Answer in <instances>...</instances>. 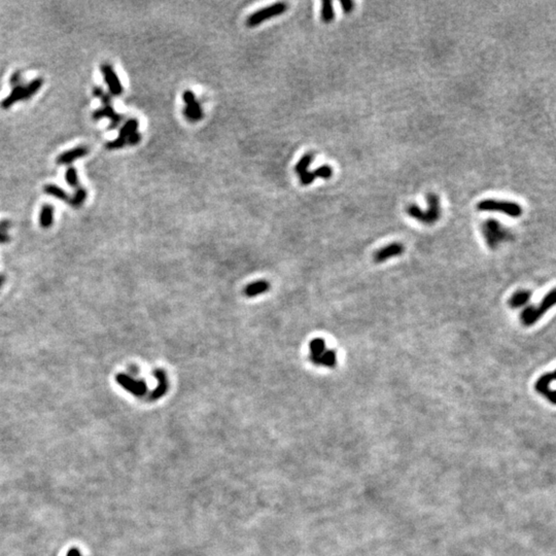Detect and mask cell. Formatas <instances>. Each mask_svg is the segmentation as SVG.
<instances>
[{
    "mask_svg": "<svg viewBox=\"0 0 556 556\" xmlns=\"http://www.w3.org/2000/svg\"><path fill=\"white\" fill-rule=\"evenodd\" d=\"M426 200H427V209L425 211L421 210L415 204L409 205L406 211L409 217L420 222L421 224L434 225L441 218L442 209L440 206V199L436 194L431 193L427 195Z\"/></svg>",
    "mask_w": 556,
    "mask_h": 556,
    "instance_id": "6da1fadb",
    "label": "cell"
},
{
    "mask_svg": "<svg viewBox=\"0 0 556 556\" xmlns=\"http://www.w3.org/2000/svg\"><path fill=\"white\" fill-rule=\"evenodd\" d=\"M555 292H556V289L552 288L544 297L543 301L541 302V304H539V306H537V307H535V306L526 307L521 312V315H520V319H521L522 325H524L525 327H531V326L535 325L544 315V313L546 311H548L555 304V299H556Z\"/></svg>",
    "mask_w": 556,
    "mask_h": 556,
    "instance_id": "7a4b0ae2",
    "label": "cell"
},
{
    "mask_svg": "<svg viewBox=\"0 0 556 556\" xmlns=\"http://www.w3.org/2000/svg\"><path fill=\"white\" fill-rule=\"evenodd\" d=\"M480 211H499L511 218H519L522 215V208L518 203L509 201H499L492 199L482 200L477 205Z\"/></svg>",
    "mask_w": 556,
    "mask_h": 556,
    "instance_id": "3957f363",
    "label": "cell"
},
{
    "mask_svg": "<svg viewBox=\"0 0 556 556\" xmlns=\"http://www.w3.org/2000/svg\"><path fill=\"white\" fill-rule=\"evenodd\" d=\"M482 232L488 246L494 249L502 241L508 238V232L495 220H487L482 226Z\"/></svg>",
    "mask_w": 556,
    "mask_h": 556,
    "instance_id": "277c9868",
    "label": "cell"
},
{
    "mask_svg": "<svg viewBox=\"0 0 556 556\" xmlns=\"http://www.w3.org/2000/svg\"><path fill=\"white\" fill-rule=\"evenodd\" d=\"M286 9H287V6L283 3L274 4L268 8L255 12L254 14L249 16L246 21V24L248 27H255L260 25L261 23H263L264 21H267L273 17L283 14L286 11Z\"/></svg>",
    "mask_w": 556,
    "mask_h": 556,
    "instance_id": "5b68a950",
    "label": "cell"
},
{
    "mask_svg": "<svg viewBox=\"0 0 556 556\" xmlns=\"http://www.w3.org/2000/svg\"><path fill=\"white\" fill-rule=\"evenodd\" d=\"M116 382L127 392L131 393L136 397H142L147 394V383L143 380H135L131 376L120 373L115 376Z\"/></svg>",
    "mask_w": 556,
    "mask_h": 556,
    "instance_id": "8992f818",
    "label": "cell"
},
{
    "mask_svg": "<svg viewBox=\"0 0 556 556\" xmlns=\"http://www.w3.org/2000/svg\"><path fill=\"white\" fill-rule=\"evenodd\" d=\"M100 69H101V72L103 74V77L105 79V82L107 84V87H108L109 92L111 93V95H113V96L122 95L123 90H124L123 85H122V82H121L118 74L115 73L114 69L112 68V66L110 64L104 63L100 66Z\"/></svg>",
    "mask_w": 556,
    "mask_h": 556,
    "instance_id": "52a82bcc",
    "label": "cell"
},
{
    "mask_svg": "<svg viewBox=\"0 0 556 556\" xmlns=\"http://www.w3.org/2000/svg\"><path fill=\"white\" fill-rule=\"evenodd\" d=\"M555 380V372L552 371L550 373H547L540 377L538 381L536 382L535 389L537 393L541 394L545 398H547L552 404H555V391L551 389V383H553Z\"/></svg>",
    "mask_w": 556,
    "mask_h": 556,
    "instance_id": "ba28073f",
    "label": "cell"
},
{
    "mask_svg": "<svg viewBox=\"0 0 556 556\" xmlns=\"http://www.w3.org/2000/svg\"><path fill=\"white\" fill-rule=\"evenodd\" d=\"M404 245L402 243H391L387 245L386 247H382L381 249L377 250L374 253V261L376 263H382L386 262L391 258H395V256L401 255L404 252Z\"/></svg>",
    "mask_w": 556,
    "mask_h": 556,
    "instance_id": "9c48e42d",
    "label": "cell"
},
{
    "mask_svg": "<svg viewBox=\"0 0 556 556\" xmlns=\"http://www.w3.org/2000/svg\"><path fill=\"white\" fill-rule=\"evenodd\" d=\"M103 118H107L110 120L109 129H115V128L123 121L124 115L115 112V110L113 109L111 105H104L103 107H100L93 112V120L99 121Z\"/></svg>",
    "mask_w": 556,
    "mask_h": 556,
    "instance_id": "30bf717a",
    "label": "cell"
},
{
    "mask_svg": "<svg viewBox=\"0 0 556 556\" xmlns=\"http://www.w3.org/2000/svg\"><path fill=\"white\" fill-rule=\"evenodd\" d=\"M89 154V149L87 147H83V145H80V147H76L72 150H69V151H66L62 154H60L57 159H56V163L58 165H67V164H71L72 162L87 156Z\"/></svg>",
    "mask_w": 556,
    "mask_h": 556,
    "instance_id": "8fae6325",
    "label": "cell"
},
{
    "mask_svg": "<svg viewBox=\"0 0 556 556\" xmlns=\"http://www.w3.org/2000/svg\"><path fill=\"white\" fill-rule=\"evenodd\" d=\"M21 100H24V87L23 85H17V87H14L10 95L2 101V104L0 105H2L4 109H9L14 104H16L17 102Z\"/></svg>",
    "mask_w": 556,
    "mask_h": 556,
    "instance_id": "7c38bea8",
    "label": "cell"
},
{
    "mask_svg": "<svg viewBox=\"0 0 556 556\" xmlns=\"http://www.w3.org/2000/svg\"><path fill=\"white\" fill-rule=\"evenodd\" d=\"M532 296V292L530 290H518L515 294H513L511 299L509 300V304L511 308H520L522 306H525L528 302L530 301Z\"/></svg>",
    "mask_w": 556,
    "mask_h": 556,
    "instance_id": "4fadbf2b",
    "label": "cell"
},
{
    "mask_svg": "<svg viewBox=\"0 0 556 556\" xmlns=\"http://www.w3.org/2000/svg\"><path fill=\"white\" fill-rule=\"evenodd\" d=\"M155 376L157 377L158 381H159V384L157 389L152 393V395L150 396V400L151 401H155V400H158L159 398H161L165 392L167 391V380H166V376H165V373L162 371V370H156L154 372Z\"/></svg>",
    "mask_w": 556,
    "mask_h": 556,
    "instance_id": "5bb4252c",
    "label": "cell"
},
{
    "mask_svg": "<svg viewBox=\"0 0 556 556\" xmlns=\"http://www.w3.org/2000/svg\"><path fill=\"white\" fill-rule=\"evenodd\" d=\"M54 222V207L51 204H45L42 206L39 215V224L42 228L48 229Z\"/></svg>",
    "mask_w": 556,
    "mask_h": 556,
    "instance_id": "9a60e30c",
    "label": "cell"
},
{
    "mask_svg": "<svg viewBox=\"0 0 556 556\" xmlns=\"http://www.w3.org/2000/svg\"><path fill=\"white\" fill-rule=\"evenodd\" d=\"M327 350L326 348V342L323 339H314L310 343V359L311 361L316 364L319 358L323 356V354Z\"/></svg>",
    "mask_w": 556,
    "mask_h": 556,
    "instance_id": "2e32d148",
    "label": "cell"
},
{
    "mask_svg": "<svg viewBox=\"0 0 556 556\" xmlns=\"http://www.w3.org/2000/svg\"><path fill=\"white\" fill-rule=\"evenodd\" d=\"M44 191H45L46 194H48V195H50V196H53L54 198H56V199H58V200H61V201H64V202L69 203L70 197L68 196V194H67L63 189H61L60 187H58V186H56V185L48 184V185L45 186Z\"/></svg>",
    "mask_w": 556,
    "mask_h": 556,
    "instance_id": "e0dca14e",
    "label": "cell"
},
{
    "mask_svg": "<svg viewBox=\"0 0 556 556\" xmlns=\"http://www.w3.org/2000/svg\"><path fill=\"white\" fill-rule=\"evenodd\" d=\"M42 84H44V79L41 77H37L31 80L26 87H24V100H28L32 96H34L40 90Z\"/></svg>",
    "mask_w": 556,
    "mask_h": 556,
    "instance_id": "ac0fdd59",
    "label": "cell"
},
{
    "mask_svg": "<svg viewBox=\"0 0 556 556\" xmlns=\"http://www.w3.org/2000/svg\"><path fill=\"white\" fill-rule=\"evenodd\" d=\"M184 114L191 122L200 121L203 118V111H202V108L200 106V103L197 101L193 105L185 107Z\"/></svg>",
    "mask_w": 556,
    "mask_h": 556,
    "instance_id": "d6986e66",
    "label": "cell"
},
{
    "mask_svg": "<svg viewBox=\"0 0 556 556\" xmlns=\"http://www.w3.org/2000/svg\"><path fill=\"white\" fill-rule=\"evenodd\" d=\"M268 288H269V283L265 280H260V281H255V282L250 283L249 285H247V287L245 289V294L248 297H254L256 295H260V294L265 292L266 290H268Z\"/></svg>",
    "mask_w": 556,
    "mask_h": 556,
    "instance_id": "ffe728a7",
    "label": "cell"
},
{
    "mask_svg": "<svg viewBox=\"0 0 556 556\" xmlns=\"http://www.w3.org/2000/svg\"><path fill=\"white\" fill-rule=\"evenodd\" d=\"M138 127H139V122L136 119H131L129 121H127L126 124L120 129L119 137L126 139L128 136L136 132Z\"/></svg>",
    "mask_w": 556,
    "mask_h": 556,
    "instance_id": "44dd1931",
    "label": "cell"
},
{
    "mask_svg": "<svg viewBox=\"0 0 556 556\" xmlns=\"http://www.w3.org/2000/svg\"><path fill=\"white\" fill-rule=\"evenodd\" d=\"M87 196H88L87 190H85L84 188H77L74 195L70 197L69 204L74 208H79L83 204L85 199H87Z\"/></svg>",
    "mask_w": 556,
    "mask_h": 556,
    "instance_id": "7402d4cb",
    "label": "cell"
},
{
    "mask_svg": "<svg viewBox=\"0 0 556 556\" xmlns=\"http://www.w3.org/2000/svg\"><path fill=\"white\" fill-rule=\"evenodd\" d=\"M336 363H337L336 353L333 352V350H326L323 354V356L319 358V360L317 361L316 365H321V366L333 368V367L336 366Z\"/></svg>",
    "mask_w": 556,
    "mask_h": 556,
    "instance_id": "603a6c76",
    "label": "cell"
},
{
    "mask_svg": "<svg viewBox=\"0 0 556 556\" xmlns=\"http://www.w3.org/2000/svg\"><path fill=\"white\" fill-rule=\"evenodd\" d=\"M313 159H314V155H313V154H306V155H304V156L300 159V161H299V162L297 163V165H296V167H295L296 172H297L298 174H301V173L305 172V171H307V170H308V167H309L310 164L312 163Z\"/></svg>",
    "mask_w": 556,
    "mask_h": 556,
    "instance_id": "cb8c5ba5",
    "label": "cell"
},
{
    "mask_svg": "<svg viewBox=\"0 0 556 556\" xmlns=\"http://www.w3.org/2000/svg\"><path fill=\"white\" fill-rule=\"evenodd\" d=\"M335 19V11L332 2H323L321 20L325 23H331Z\"/></svg>",
    "mask_w": 556,
    "mask_h": 556,
    "instance_id": "d4e9b609",
    "label": "cell"
},
{
    "mask_svg": "<svg viewBox=\"0 0 556 556\" xmlns=\"http://www.w3.org/2000/svg\"><path fill=\"white\" fill-rule=\"evenodd\" d=\"M65 180L67 182V184L72 187V188H78L79 186V181H78V175H77V171L74 167H69L67 170H66V173H65Z\"/></svg>",
    "mask_w": 556,
    "mask_h": 556,
    "instance_id": "484cf974",
    "label": "cell"
},
{
    "mask_svg": "<svg viewBox=\"0 0 556 556\" xmlns=\"http://www.w3.org/2000/svg\"><path fill=\"white\" fill-rule=\"evenodd\" d=\"M313 174L315 178H320V179H325V180H328L332 177L333 174V170L330 166L328 165H323L320 167H318L317 169H315L314 171H312Z\"/></svg>",
    "mask_w": 556,
    "mask_h": 556,
    "instance_id": "4316f807",
    "label": "cell"
},
{
    "mask_svg": "<svg viewBox=\"0 0 556 556\" xmlns=\"http://www.w3.org/2000/svg\"><path fill=\"white\" fill-rule=\"evenodd\" d=\"M11 222L3 221L0 222V243H8L11 240V237L8 235L7 231L11 228Z\"/></svg>",
    "mask_w": 556,
    "mask_h": 556,
    "instance_id": "83f0119b",
    "label": "cell"
},
{
    "mask_svg": "<svg viewBox=\"0 0 556 556\" xmlns=\"http://www.w3.org/2000/svg\"><path fill=\"white\" fill-rule=\"evenodd\" d=\"M93 95L101 100V102L104 105H111V97L105 93L100 87H95L93 90Z\"/></svg>",
    "mask_w": 556,
    "mask_h": 556,
    "instance_id": "f1b7e54d",
    "label": "cell"
},
{
    "mask_svg": "<svg viewBox=\"0 0 556 556\" xmlns=\"http://www.w3.org/2000/svg\"><path fill=\"white\" fill-rule=\"evenodd\" d=\"M125 145H127V140L125 138H115L111 141H108L105 147L107 150H120L122 148H124Z\"/></svg>",
    "mask_w": 556,
    "mask_h": 556,
    "instance_id": "f546056e",
    "label": "cell"
},
{
    "mask_svg": "<svg viewBox=\"0 0 556 556\" xmlns=\"http://www.w3.org/2000/svg\"><path fill=\"white\" fill-rule=\"evenodd\" d=\"M299 177H300V181H301V184L303 186H308L310 184L313 183V181L315 180V177L313 174L312 171H305V172L299 174Z\"/></svg>",
    "mask_w": 556,
    "mask_h": 556,
    "instance_id": "4dcf8cb0",
    "label": "cell"
},
{
    "mask_svg": "<svg viewBox=\"0 0 556 556\" xmlns=\"http://www.w3.org/2000/svg\"><path fill=\"white\" fill-rule=\"evenodd\" d=\"M183 99H184V102L186 103L187 106H190V105H193L194 103L197 102V99H196V96L195 94L191 91V90H187L184 92V95H183Z\"/></svg>",
    "mask_w": 556,
    "mask_h": 556,
    "instance_id": "1f68e13d",
    "label": "cell"
},
{
    "mask_svg": "<svg viewBox=\"0 0 556 556\" xmlns=\"http://www.w3.org/2000/svg\"><path fill=\"white\" fill-rule=\"evenodd\" d=\"M126 140H127V144H129V145H136V144H138V143L140 142V140H141V134H140L139 132L136 131V132L132 133L131 135L128 136V137L126 138Z\"/></svg>",
    "mask_w": 556,
    "mask_h": 556,
    "instance_id": "d6a6232c",
    "label": "cell"
},
{
    "mask_svg": "<svg viewBox=\"0 0 556 556\" xmlns=\"http://www.w3.org/2000/svg\"><path fill=\"white\" fill-rule=\"evenodd\" d=\"M340 6L342 8V10H343V12L345 14H349L354 11V8H355V3L353 2H341L340 3Z\"/></svg>",
    "mask_w": 556,
    "mask_h": 556,
    "instance_id": "836d02e7",
    "label": "cell"
},
{
    "mask_svg": "<svg viewBox=\"0 0 556 556\" xmlns=\"http://www.w3.org/2000/svg\"><path fill=\"white\" fill-rule=\"evenodd\" d=\"M21 80H22V74L19 71H17L11 76L10 82H11L12 85H15V87H17V85H21V83H20Z\"/></svg>",
    "mask_w": 556,
    "mask_h": 556,
    "instance_id": "e575fe53",
    "label": "cell"
},
{
    "mask_svg": "<svg viewBox=\"0 0 556 556\" xmlns=\"http://www.w3.org/2000/svg\"><path fill=\"white\" fill-rule=\"evenodd\" d=\"M4 281H5V278H4L2 275H0V286H2V284L4 283Z\"/></svg>",
    "mask_w": 556,
    "mask_h": 556,
    "instance_id": "d590c367",
    "label": "cell"
}]
</instances>
